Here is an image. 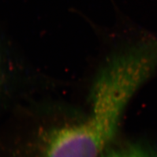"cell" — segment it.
Masks as SVG:
<instances>
[{"instance_id": "cell-1", "label": "cell", "mask_w": 157, "mask_h": 157, "mask_svg": "<svg viewBox=\"0 0 157 157\" xmlns=\"http://www.w3.org/2000/svg\"><path fill=\"white\" fill-rule=\"evenodd\" d=\"M141 86L119 67L103 61L93 83L89 116L54 132L44 157H99L114 138L128 104Z\"/></svg>"}, {"instance_id": "cell-2", "label": "cell", "mask_w": 157, "mask_h": 157, "mask_svg": "<svg viewBox=\"0 0 157 157\" xmlns=\"http://www.w3.org/2000/svg\"><path fill=\"white\" fill-rule=\"evenodd\" d=\"M101 157H157V153L147 144L134 141L107 149Z\"/></svg>"}]
</instances>
